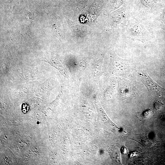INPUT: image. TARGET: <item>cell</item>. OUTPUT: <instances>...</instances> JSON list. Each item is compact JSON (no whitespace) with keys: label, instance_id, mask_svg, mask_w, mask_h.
<instances>
[{"label":"cell","instance_id":"obj_2","mask_svg":"<svg viewBox=\"0 0 165 165\" xmlns=\"http://www.w3.org/2000/svg\"><path fill=\"white\" fill-rule=\"evenodd\" d=\"M137 72L139 78L149 90L158 93L165 91V89L155 82L145 72L142 70Z\"/></svg>","mask_w":165,"mask_h":165},{"label":"cell","instance_id":"obj_4","mask_svg":"<svg viewBox=\"0 0 165 165\" xmlns=\"http://www.w3.org/2000/svg\"><path fill=\"white\" fill-rule=\"evenodd\" d=\"M160 27L161 28L165 31V6L161 15Z\"/></svg>","mask_w":165,"mask_h":165},{"label":"cell","instance_id":"obj_5","mask_svg":"<svg viewBox=\"0 0 165 165\" xmlns=\"http://www.w3.org/2000/svg\"><path fill=\"white\" fill-rule=\"evenodd\" d=\"M24 13L26 15L28 16L30 19L32 20H33L34 17L33 14H32L30 12L27 11H25Z\"/></svg>","mask_w":165,"mask_h":165},{"label":"cell","instance_id":"obj_6","mask_svg":"<svg viewBox=\"0 0 165 165\" xmlns=\"http://www.w3.org/2000/svg\"></svg>","mask_w":165,"mask_h":165},{"label":"cell","instance_id":"obj_3","mask_svg":"<svg viewBox=\"0 0 165 165\" xmlns=\"http://www.w3.org/2000/svg\"><path fill=\"white\" fill-rule=\"evenodd\" d=\"M65 18L72 32L76 37L82 38L87 34L86 28L69 20L66 17Z\"/></svg>","mask_w":165,"mask_h":165},{"label":"cell","instance_id":"obj_1","mask_svg":"<svg viewBox=\"0 0 165 165\" xmlns=\"http://www.w3.org/2000/svg\"><path fill=\"white\" fill-rule=\"evenodd\" d=\"M126 32L128 38L142 42L149 41L155 38L141 22L134 19H130L128 21Z\"/></svg>","mask_w":165,"mask_h":165}]
</instances>
